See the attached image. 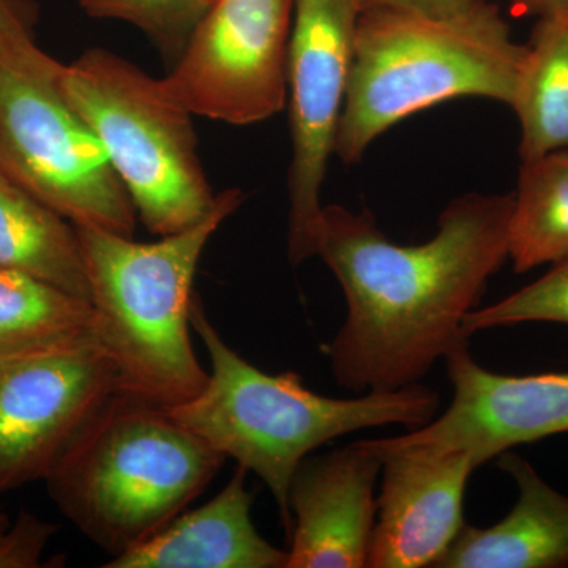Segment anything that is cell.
Masks as SVG:
<instances>
[{"mask_svg":"<svg viewBox=\"0 0 568 568\" xmlns=\"http://www.w3.org/2000/svg\"><path fill=\"white\" fill-rule=\"evenodd\" d=\"M362 440L383 459L366 567H436L466 526L463 500L476 458L463 450Z\"/></svg>","mask_w":568,"mask_h":568,"instance_id":"obj_12","label":"cell"},{"mask_svg":"<svg viewBox=\"0 0 568 568\" xmlns=\"http://www.w3.org/2000/svg\"><path fill=\"white\" fill-rule=\"evenodd\" d=\"M357 0H293L287 100L291 160L287 253L294 265L315 256L321 189L335 153L354 58Z\"/></svg>","mask_w":568,"mask_h":568,"instance_id":"obj_9","label":"cell"},{"mask_svg":"<svg viewBox=\"0 0 568 568\" xmlns=\"http://www.w3.org/2000/svg\"><path fill=\"white\" fill-rule=\"evenodd\" d=\"M526 44L495 3L450 17L406 10L358 14L335 155L346 164L396 123L459 97L510 106Z\"/></svg>","mask_w":568,"mask_h":568,"instance_id":"obj_3","label":"cell"},{"mask_svg":"<svg viewBox=\"0 0 568 568\" xmlns=\"http://www.w3.org/2000/svg\"><path fill=\"white\" fill-rule=\"evenodd\" d=\"M510 108L521 126V162L568 152V10L538 18Z\"/></svg>","mask_w":568,"mask_h":568,"instance_id":"obj_17","label":"cell"},{"mask_svg":"<svg viewBox=\"0 0 568 568\" xmlns=\"http://www.w3.org/2000/svg\"><path fill=\"white\" fill-rule=\"evenodd\" d=\"M224 462L166 407L118 390L44 484L63 517L115 558L183 514Z\"/></svg>","mask_w":568,"mask_h":568,"instance_id":"obj_4","label":"cell"},{"mask_svg":"<svg viewBox=\"0 0 568 568\" xmlns=\"http://www.w3.org/2000/svg\"><path fill=\"white\" fill-rule=\"evenodd\" d=\"M253 495L239 466L226 487L196 510L179 515L149 540L104 568H286L287 549L265 540L252 518Z\"/></svg>","mask_w":568,"mask_h":568,"instance_id":"obj_14","label":"cell"},{"mask_svg":"<svg viewBox=\"0 0 568 568\" xmlns=\"http://www.w3.org/2000/svg\"><path fill=\"white\" fill-rule=\"evenodd\" d=\"M97 20L129 22L178 58L201 18V0H77Z\"/></svg>","mask_w":568,"mask_h":568,"instance_id":"obj_21","label":"cell"},{"mask_svg":"<svg viewBox=\"0 0 568 568\" xmlns=\"http://www.w3.org/2000/svg\"><path fill=\"white\" fill-rule=\"evenodd\" d=\"M511 7L519 14L544 18L568 10V0H511Z\"/></svg>","mask_w":568,"mask_h":568,"instance_id":"obj_25","label":"cell"},{"mask_svg":"<svg viewBox=\"0 0 568 568\" xmlns=\"http://www.w3.org/2000/svg\"><path fill=\"white\" fill-rule=\"evenodd\" d=\"M10 525L9 518H7V515L3 514L2 510H0V530H3L7 528V526Z\"/></svg>","mask_w":568,"mask_h":568,"instance_id":"obj_26","label":"cell"},{"mask_svg":"<svg viewBox=\"0 0 568 568\" xmlns=\"http://www.w3.org/2000/svg\"><path fill=\"white\" fill-rule=\"evenodd\" d=\"M517 503L489 528L465 526L436 568H568V496L508 450L497 457Z\"/></svg>","mask_w":568,"mask_h":568,"instance_id":"obj_15","label":"cell"},{"mask_svg":"<svg viewBox=\"0 0 568 568\" xmlns=\"http://www.w3.org/2000/svg\"><path fill=\"white\" fill-rule=\"evenodd\" d=\"M383 459L364 440L306 457L290 488L286 568H362L376 521Z\"/></svg>","mask_w":568,"mask_h":568,"instance_id":"obj_13","label":"cell"},{"mask_svg":"<svg viewBox=\"0 0 568 568\" xmlns=\"http://www.w3.org/2000/svg\"><path fill=\"white\" fill-rule=\"evenodd\" d=\"M511 211L514 194H465L440 213L432 241L398 245L366 209L324 205L315 256L347 305L325 349L336 383L354 394L413 386L466 345V317L508 260Z\"/></svg>","mask_w":568,"mask_h":568,"instance_id":"obj_1","label":"cell"},{"mask_svg":"<svg viewBox=\"0 0 568 568\" xmlns=\"http://www.w3.org/2000/svg\"><path fill=\"white\" fill-rule=\"evenodd\" d=\"M212 2L213 0H201V17H203L204 11L207 10V7L211 6Z\"/></svg>","mask_w":568,"mask_h":568,"instance_id":"obj_27","label":"cell"},{"mask_svg":"<svg viewBox=\"0 0 568 568\" xmlns=\"http://www.w3.org/2000/svg\"><path fill=\"white\" fill-rule=\"evenodd\" d=\"M0 268L91 301L77 227L0 174Z\"/></svg>","mask_w":568,"mask_h":568,"instance_id":"obj_16","label":"cell"},{"mask_svg":"<svg viewBox=\"0 0 568 568\" xmlns=\"http://www.w3.org/2000/svg\"><path fill=\"white\" fill-rule=\"evenodd\" d=\"M568 257V152L521 162L508 231L517 274Z\"/></svg>","mask_w":568,"mask_h":568,"instance_id":"obj_19","label":"cell"},{"mask_svg":"<svg viewBox=\"0 0 568 568\" xmlns=\"http://www.w3.org/2000/svg\"><path fill=\"white\" fill-rule=\"evenodd\" d=\"M190 323L203 339L211 372L200 394L166 407L168 413L213 450L264 481L287 536L293 528L291 481L316 448L361 429L388 425L420 428L439 410V395L418 383L354 398H332L310 390L295 372L265 373L224 342L196 294Z\"/></svg>","mask_w":568,"mask_h":568,"instance_id":"obj_2","label":"cell"},{"mask_svg":"<svg viewBox=\"0 0 568 568\" xmlns=\"http://www.w3.org/2000/svg\"><path fill=\"white\" fill-rule=\"evenodd\" d=\"M446 361L450 405L420 428L383 437L387 444L469 452L481 466L514 447L568 433V372L499 375L478 365L467 343Z\"/></svg>","mask_w":568,"mask_h":568,"instance_id":"obj_11","label":"cell"},{"mask_svg":"<svg viewBox=\"0 0 568 568\" xmlns=\"http://www.w3.org/2000/svg\"><path fill=\"white\" fill-rule=\"evenodd\" d=\"M58 532V526L28 510L0 530V568L41 567L44 551Z\"/></svg>","mask_w":568,"mask_h":568,"instance_id":"obj_23","label":"cell"},{"mask_svg":"<svg viewBox=\"0 0 568 568\" xmlns=\"http://www.w3.org/2000/svg\"><path fill=\"white\" fill-rule=\"evenodd\" d=\"M528 323L568 325V257L517 293L473 310L466 317L465 331L470 336L488 328Z\"/></svg>","mask_w":568,"mask_h":568,"instance_id":"obj_20","label":"cell"},{"mask_svg":"<svg viewBox=\"0 0 568 568\" xmlns=\"http://www.w3.org/2000/svg\"><path fill=\"white\" fill-rule=\"evenodd\" d=\"M97 338L89 298L0 268V358L59 349Z\"/></svg>","mask_w":568,"mask_h":568,"instance_id":"obj_18","label":"cell"},{"mask_svg":"<svg viewBox=\"0 0 568 568\" xmlns=\"http://www.w3.org/2000/svg\"><path fill=\"white\" fill-rule=\"evenodd\" d=\"M58 88L102 141L148 231L182 233L213 211L219 194L201 163L194 115L163 80L92 48L63 65Z\"/></svg>","mask_w":568,"mask_h":568,"instance_id":"obj_6","label":"cell"},{"mask_svg":"<svg viewBox=\"0 0 568 568\" xmlns=\"http://www.w3.org/2000/svg\"><path fill=\"white\" fill-rule=\"evenodd\" d=\"M244 200L241 189L224 190L203 222L156 242L74 226L97 338L118 366L119 390L173 407L207 384L190 335L194 276L205 246Z\"/></svg>","mask_w":568,"mask_h":568,"instance_id":"obj_5","label":"cell"},{"mask_svg":"<svg viewBox=\"0 0 568 568\" xmlns=\"http://www.w3.org/2000/svg\"><path fill=\"white\" fill-rule=\"evenodd\" d=\"M293 0H213L162 78L193 115L230 125L274 118L287 102Z\"/></svg>","mask_w":568,"mask_h":568,"instance_id":"obj_8","label":"cell"},{"mask_svg":"<svg viewBox=\"0 0 568 568\" xmlns=\"http://www.w3.org/2000/svg\"><path fill=\"white\" fill-rule=\"evenodd\" d=\"M0 174L74 226L133 237L132 197L58 84L0 62Z\"/></svg>","mask_w":568,"mask_h":568,"instance_id":"obj_7","label":"cell"},{"mask_svg":"<svg viewBox=\"0 0 568 568\" xmlns=\"http://www.w3.org/2000/svg\"><path fill=\"white\" fill-rule=\"evenodd\" d=\"M118 390V366L99 338L0 358V495L44 480Z\"/></svg>","mask_w":568,"mask_h":568,"instance_id":"obj_10","label":"cell"},{"mask_svg":"<svg viewBox=\"0 0 568 568\" xmlns=\"http://www.w3.org/2000/svg\"><path fill=\"white\" fill-rule=\"evenodd\" d=\"M37 21L33 0H0V62L33 80L58 84L63 63L37 43Z\"/></svg>","mask_w":568,"mask_h":568,"instance_id":"obj_22","label":"cell"},{"mask_svg":"<svg viewBox=\"0 0 568 568\" xmlns=\"http://www.w3.org/2000/svg\"><path fill=\"white\" fill-rule=\"evenodd\" d=\"M481 0H357L358 11L406 10L433 17H450L476 7Z\"/></svg>","mask_w":568,"mask_h":568,"instance_id":"obj_24","label":"cell"}]
</instances>
